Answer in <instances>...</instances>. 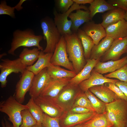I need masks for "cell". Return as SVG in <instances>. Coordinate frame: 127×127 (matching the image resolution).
<instances>
[{
  "instance_id": "1",
  "label": "cell",
  "mask_w": 127,
  "mask_h": 127,
  "mask_svg": "<svg viewBox=\"0 0 127 127\" xmlns=\"http://www.w3.org/2000/svg\"><path fill=\"white\" fill-rule=\"evenodd\" d=\"M66 42V50L70 61L74 71L79 73L86 64L83 48L77 33L64 36Z\"/></svg>"
},
{
  "instance_id": "2",
  "label": "cell",
  "mask_w": 127,
  "mask_h": 127,
  "mask_svg": "<svg viewBox=\"0 0 127 127\" xmlns=\"http://www.w3.org/2000/svg\"><path fill=\"white\" fill-rule=\"evenodd\" d=\"M13 35L11 48L8 52L9 54L14 55L16 50L21 47L26 48L36 47L40 50H43V48L40 44L43 37L41 35H36L31 29L23 30L17 29L14 32Z\"/></svg>"
},
{
  "instance_id": "3",
  "label": "cell",
  "mask_w": 127,
  "mask_h": 127,
  "mask_svg": "<svg viewBox=\"0 0 127 127\" xmlns=\"http://www.w3.org/2000/svg\"><path fill=\"white\" fill-rule=\"evenodd\" d=\"M107 118L113 127H125L127 123V101L119 99L106 103Z\"/></svg>"
},
{
  "instance_id": "4",
  "label": "cell",
  "mask_w": 127,
  "mask_h": 127,
  "mask_svg": "<svg viewBox=\"0 0 127 127\" xmlns=\"http://www.w3.org/2000/svg\"><path fill=\"white\" fill-rule=\"evenodd\" d=\"M27 109V105L19 102L14 96H10L0 103V111L7 115L14 127H20L22 121L21 112Z\"/></svg>"
},
{
  "instance_id": "5",
  "label": "cell",
  "mask_w": 127,
  "mask_h": 127,
  "mask_svg": "<svg viewBox=\"0 0 127 127\" xmlns=\"http://www.w3.org/2000/svg\"><path fill=\"white\" fill-rule=\"evenodd\" d=\"M40 23L43 38L46 42V48L43 51L45 53H53L62 35L52 18L46 17L42 18Z\"/></svg>"
},
{
  "instance_id": "6",
  "label": "cell",
  "mask_w": 127,
  "mask_h": 127,
  "mask_svg": "<svg viewBox=\"0 0 127 127\" xmlns=\"http://www.w3.org/2000/svg\"><path fill=\"white\" fill-rule=\"evenodd\" d=\"M82 9L86 11H89L88 8L86 6L80 5L75 3L69 10L65 13H61L58 12L56 9L54 10V22L62 36H64L72 33L71 30L72 22L71 20L68 19V16L74 11Z\"/></svg>"
},
{
  "instance_id": "7",
  "label": "cell",
  "mask_w": 127,
  "mask_h": 127,
  "mask_svg": "<svg viewBox=\"0 0 127 127\" xmlns=\"http://www.w3.org/2000/svg\"><path fill=\"white\" fill-rule=\"evenodd\" d=\"M1 60L0 82L1 87L3 88L7 85V78L9 75L12 73L21 74L26 70L27 66L23 63L19 58L13 60L5 59Z\"/></svg>"
},
{
  "instance_id": "8",
  "label": "cell",
  "mask_w": 127,
  "mask_h": 127,
  "mask_svg": "<svg viewBox=\"0 0 127 127\" xmlns=\"http://www.w3.org/2000/svg\"><path fill=\"white\" fill-rule=\"evenodd\" d=\"M50 63L53 65L62 66L69 70L75 71L72 64L68 57L66 42L63 36H62L56 46L51 57Z\"/></svg>"
},
{
  "instance_id": "9",
  "label": "cell",
  "mask_w": 127,
  "mask_h": 127,
  "mask_svg": "<svg viewBox=\"0 0 127 127\" xmlns=\"http://www.w3.org/2000/svg\"><path fill=\"white\" fill-rule=\"evenodd\" d=\"M35 75L33 73L27 69L21 74L20 79L16 85L14 95L20 103H22L24 102L25 95L30 90Z\"/></svg>"
},
{
  "instance_id": "10",
  "label": "cell",
  "mask_w": 127,
  "mask_h": 127,
  "mask_svg": "<svg viewBox=\"0 0 127 127\" xmlns=\"http://www.w3.org/2000/svg\"><path fill=\"white\" fill-rule=\"evenodd\" d=\"M126 52H127V37L115 40L103 56L102 61L119 60L121 56Z\"/></svg>"
},
{
  "instance_id": "11",
  "label": "cell",
  "mask_w": 127,
  "mask_h": 127,
  "mask_svg": "<svg viewBox=\"0 0 127 127\" xmlns=\"http://www.w3.org/2000/svg\"><path fill=\"white\" fill-rule=\"evenodd\" d=\"M45 68L34 76L29 91L31 98L34 99L40 96V94L51 79Z\"/></svg>"
},
{
  "instance_id": "12",
  "label": "cell",
  "mask_w": 127,
  "mask_h": 127,
  "mask_svg": "<svg viewBox=\"0 0 127 127\" xmlns=\"http://www.w3.org/2000/svg\"><path fill=\"white\" fill-rule=\"evenodd\" d=\"M71 78L51 79L41 93L40 96L56 98L63 88L68 85Z\"/></svg>"
},
{
  "instance_id": "13",
  "label": "cell",
  "mask_w": 127,
  "mask_h": 127,
  "mask_svg": "<svg viewBox=\"0 0 127 127\" xmlns=\"http://www.w3.org/2000/svg\"><path fill=\"white\" fill-rule=\"evenodd\" d=\"M119 81L106 78L102 74L96 72L93 69L90 77L88 79L81 82L78 86L81 91L84 92L92 87L103 85L107 83H115Z\"/></svg>"
},
{
  "instance_id": "14",
  "label": "cell",
  "mask_w": 127,
  "mask_h": 127,
  "mask_svg": "<svg viewBox=\"0 0 127 127\" xmlns=\"http://www.w3.org/2000/svg\"><path fill=\"white\" fill-rule=\"evenodd\" d=\"M92 39L95 45H97L107 36L105 29L101 24L89 21L84 25L82 29Z\"/></svg>"
},
{
  "instance_id": "15",
  "label": "cell",
  "mask_w": 127,
  "mask_h": 127,
  "mask_svg": "<svg viewBox=\"0 0 127 127\" xmlns=\"http://www.w3.org/2000/svg\"><path fill=\"white\" fill-rule=\"evenodd\" d=\"M127 64V56L119 60H111L105 62L99 61L95 65L93 70L101 74L114 72Z\"/></svg>"
},
{
  "instance_id": "16",
  "label": "cell",
  "mask_w": 127,
  "mask_h": 127,
  "mask_svg": "<svg viewBox=\"0 0 127 127\" xmlns=\"http://www.w3.org/2000/svg\"><path fill=\"white\" fill-rule=\"evenodd\" d=\"M100 59L87 60L86 64L83 69L75 77L71 79L69 83L73 86H78L81 82L88 79L91 76L92 70Z\"/></svg>"
},
{
  "instance_id": "17",
  "label": "cell",
  "mask_w": 127,
  "mask_h": 127,
  "mask_svg": "<svg viewBox=\"0 0 127 127\" xmlns=\"http://www.w3.org/2000/svg\"><path fill=\"white\" fill-rule=\"evenodd\" d=\"M89 90L106 103H111L115 99H119L112 90L107 86L105 83L92 87Z\"/></svg>"
},
{
  "instance_id": "18",
  "label": "cell",
  "mask_w": 127,
  "mask_h": 127,
  "mask_svg": "<svg viewBox=\"0 0 127 127\" xmlns=\"http://www.w3.org/2000/svg\"><path fill=\"white\" fill-rule=\"evenodd\" d=\"M92 112L85 114L71 113L65 118L62 124V127H74L82 124L92 118L96 114Z\"/></svg>"
},
{
  "instance_id": "19",
  "label": "cell",
  "mask_w": 127,
  "mask_h": 127,
  "mask_svg": "<svg viewBox=\"0 0 127 127\" xmlns=\"http://www.w3.org/2000/svg\"><path fill=\"white\" fill-rule=\"evenodd\" d=\"M75 12H71L68 17L72 22L71 30L72 33H77L79 27L91 20L89 11L77 10Z\"/></svg>"
},
{
  "instance_id": "20",
  "label": "cell",
  "mask_w": 127,
  "mask_h": 127,
  "mask_svg": "<svg viewBox=\"0 0 127 127\" xmlns=\"http://www.w3.org/2000/svg\"><path fill=\"white\" fill-rule=\"evenodd\" d=\"M34 100L44 113L52 117H57L59 112L55 106V102L50 98L40 96Z\"/></svg>"
},
{
  "instance_id": "21",
  "label": "cell",
  "mask_w": 127,
  "mask_h": 127,
  "mask_svg": "<svg viewBox=\"0 0 127 127\" xmlns=\"http://www.w3.org/2000/svg\"><path fill=\"white\" fill-rule=\"evenodd\" d=\"M107 36L114 40L127 37V22L124 19L105 29Z\"/></svg>"
},
{
  "instance_id": "22",
  "label": "cell",
  "mask_w": 127,
  "mask_h": 127,
  "mask_svg": "<svg viewBox=\"0 0 127 127\" xmlns=\"http://www.w3.org/2000/svg\"><path fill=\"white\" fill-rule=\"evenodd\" d=\"M126 11L116 8L109 11L102 16L103 21L101 24L105 29L108 26L124 19Z\"/></svg>"
},
{
  "instance_id": "23",
  "label": "cell",
  "mask_w": 127,
  "mask_h": 127,
  "mask_svg": "<svg viewBox=\"0 0 127 127\" xmlns=\"http://www.w3.org/2000/svg\"><path fill=\"white\" fill-rule=\"evenodd\" d=\"M53 53H45L40 51L36 62L33 65L27 67L26 69L35 75L39 73L51 64L50 61Z\"/></svg>"
},
{
  "instance_id": "24",
  "label": "cell",
  "mask_w": 127,
  "mask_h": 127,
  "mask_svg": "<svg viewBox=\"0 0 127 127\" xmlns=\"http://www.w3.org/2000/svg\"><path fill=\"white\" fill-rule=\"evenodd\" d=\"M114 40L111 37L107 36L97 45H95L92 50L90 59H100L109 49Z\"/></svg>"
},
{
  "instance_id": "25",
  "label": "cell",
  "mask_w": 127,
  "mask_h": 127,
  "mask_svg": "<svg viewBox=\"0 0 127 127\" xmlns=\"http://www.w3.org/2000/svg\"><path fill=\"white\" fill-rule=\"evenodd\" d=\"M48 72L51 78L54 79L64 78H72L76 75L74 71L65 69L60 66L54 65L51 63L47 67Z\"/></svg>"
},
{
  "instance_id": "26",
  "label": "cell",
  "mask_w": 127,
  "mask_h": 127,
  "mask_svg": "<svg viewBox=\"0 0 127 127\" xmlns=\"http://www.w3.org/2000/svg\"><path fill=\"white\" fill-rule=\"evenodd\" d=\"M83 124L84 127H113L107 118L106 112L101 114L97 113L91 119Z\"/></svg>"
},
{
  "instance_id": "27",
  "label": "cell",
  "mask_w": 127,
  "mask_h": 127,
  "mask_svg": "<svg viewBox=\"0 0 127 127\" xmlns=\"http://www.w3.org/2000/svg\"><path fill=\"white\" fill-rule=\"evenodd\" d=\"M40 51L36 47L32 49L25 48L20 53L19 58L23 64L27 67L30 66L38 60Z\"/></svg>"
},
{
  "instance_id": "28",
  "label": "cell",
  "mask_w": 127,
  "mask_h": 127,
  "mask_svg": "<svg viewBox=\"0 0 127 127\" xmlns=\"http://www.w3.org/2000/svg\"><path fill=\"white\" fill-rule=\"evenodd\" d=\"M90 4L88 9L91 19L97 13L103 12L117 8L104 0H94Z\"/></svg>"
},
{
  "instance_id": "29",
  "label": "cell",
  "mask_w": 127,
  "mask_h": 127,
  "mask_svg": "<svg viewBox=\"0 0 127 127\" xmlns=\"http://www.w3.org/2000/svg\"><path fill=\"white\" fill-rule=\"evenodd\" d=\"M77 33L81 41L83 48L85 58L86 60L89 59L92 50L95 45L93 40L81 29H78Z\"/></svg>"
},
{
  "instance_id": "30",
  "label": "cell",
  "mask_w": 127,
  "mask_h": 127,
  "mask_svg": "<svg viewBox=\"0 0 127 127\" xmlns=\"http://www.w3.org/2000/svg\"><path fill=\"white\" fill-rule=\"evenodd\" d=\"M84 92L89 100L97 113L101 114L106 112L105 103L100 100L89 90Z\"/></svg>"
},
{
  "instance_id": "31",
  "label": "cell",
  "mask_w": 127,
  "mask_h": 127,
  "mask_svg": "<svg viewBox=\"0 0 127 127\" xmlns=\"http://www.w3.org/2000/svg\"><path fill=\"white\" fill-rule=\"evenodd\" d=\"M29 111L36 121L37 124H42L43 120V113L40 107L35 103L34 99L30 98L26 104Z\"/></svg>"
},
{
  "instance_id": "32",
  "label": "cell",
  "mask_w": 127,
  "mask_h": 127,
  "mask_svg": "<svg viewBox=\"0 0 127 127\" xmlns=\"http://www.w3.org/2000/svg\"><path fill=\"white\" fill-rule=\"evenodd\" d=\"M77 87L72 85L69 83L65 86L59 94L58 99L59 101L65 103L70 100L75 93V88Z\"/></svg>"
},
{
  "instance_id": "33",
  "label": "cell",
  "mask_w": 127,
  "mask_h": 127,
  "mask_svg": "<svg viewBox=\"0 0 127 127\" xmlns=\"http://www.w3.org/2000/svg\"><path fill=\"white\" fill-rule=\"evenodd\" d=\"M79 107L90 109L95 112L90 101L82 91H79L77 94V98L74 104L73 107Z\"/></svg>"
},
{
  "instance_id": "34",
  "label": "cell",
  "mask_w": 127,
  "mask_h": 127,
  "mask_svg": "<svg viewBox=\"0 0 127 127\" xmlns=\"http://www.w3.org/2000/svg\"><path fill=\"white\" fill-rule=\"evenodd\" d=\"M104 76L106 78H116L120 81L127 82V64L115 71Z\"/></svg>"
},
{
  "instance_id": "35",
  "label": "cell",
  "mask_w": 127,
  "mask_h": 127,
  "mask_svg": "<svg viewBox=\"0 0 127 127\" xmlns=\"http://www.w3.org/2000/svg\"><path fill=\"white\" fill-rule=\"evenodd\" d=\"M22 123L20 127H31L37 124L28 109L23 110L21 112Z\"/></svg>"
},
{
  "instance_id": "36",
  "label": "cell",
  "mask_w": 127,
  "mask_h": 127,
  "mask_svg": "<svg viewBox=\"0 0 127 127\" xmlns=\"http://www.w3.org/2000/svg\"><path fill=\"white\" fill-rule=\"evenodd\" d=\"M55 5L58 12L64 13L67 12L74 2L73 0H56Z\"/></svg>"
},
{
  "instance_id": "37",
  "label": "cell",
  "mask_w": 127,
  "mask_h": 127,
  "mask_svg": "<svg viewBox=\"0 0 127 127\" xmlns=\"http://www.w3.org/2000/svg\"><path fill=\"white\" fill-rule=\"evenodd\" d=\"M43 120L42 123L45 127H60L59 119L57 117H52L43 113Z\"/></svg>"
},
{
  "instance_id": "38",
  "label": "cell",
  "mask_w": 127,
  "mask_h": 127,
  "mask_svg": "<svg viewBox=\"0 0 127 127\" xmlns=\"http://www.w3.org/2000/svg\"><path fill=\"white\" fill-rule=\"evenodd\" d=\"M14 7H12L8 5L5 0L1 1L0 4V15H6L11 17H15Z\"/></svg>"
},
{
  "instance_id": "39",
  "label": "cell",
  "mask_w": 127,
  "mask_h": 127,
  "mask_svg": "<svg viewBox=\"0 0 127 127\" xmlns=\"http://www.w3.org/2000/svg\"><path fill=\"white\" fill-rule=\"evenodd\" d=\"M107 86L112 90L119 98L127 101V97L117 86L115 83H105Z\"/></svg>"
},
{
  "instance_id": "40",
  "label": "cell",
  "mask_w": 127,
  "mask_h": 127,
  "mask_svg": "<svg viewBox=\"0 0 127 127\" xmlns=\"http://www.w3.org/2000/svg\"><path fill=\"white\" fill-rule=\"evenodd\" d=\"M107 2L115 7L127 11V0H109Z\"/></svg>"
},
{
  "instance_id": "41",
  "label": "cell",
  "mask_w": 127,
  "mask_h": 127,
  "mask_svg": "<svg viewBox=\"0 0 127 127\" xmlns=\"http://www.w3.org/2000/svg\"><path fill=\"white\" fill-rule=\"evenodd\" d=\"M72 113L78 114H85L92 112H96L93 111L91 110L81 107H73L71 110Z\"/></svg>"
},
{
  "instance_id": "42",
  "label": "cell",
  "mask_w": 127,
  "mask_h": 127,
  "mask_svg": "<svg viewBox=\"0 0 127 127\" xmlns=\"http://www.w3.org/2000/svg\"><path fill=\"white\" fill-rule=\"evenodd\" d=\"M115 84L127 97V82L119 81L116 82Z\"/></svg>"
},
{
  "instance_id": "43",
  "label": "cell",
  "mask_w": 127,
  "mask_h": 127,
  "mask_svg": "<svg viewBox=\"0 0 127 127\" xmlns=\"http://www.w3.org/2000/svg\"><path fill=\"white\" fill-rule=\"evenodd\" d=\"M1 123L2 127H14L7 120L5 116L1 120Z\"/></svg>"
},
{
  "instance_id": "44",
  "label": "cell",
  "mask_w": 127,
  "mask_h": 127,
  "mask_svg": "<svg viewBox=\"0 0 127 127\" xmlns=\"http://www.w3.org/2000/svg\"><path fill=\"white\" fill-rule=\"evenodd\" d=\"M94 0H73L74 3L78 4H90Z\"/></svg>"
},
{
  "instance_id": "45",
  "label": "cell",
  "mask_w": 127,
  "mask_h": 127,
  "mask_svg": "<svg viewBox=\"0 0 127 127\" xmlns=\"http://www.w3.org/2000/svg\"><path fill=\"white\" fill-rule=\"evenodd\" d=\"M26 0H20L19 3L14 6L15 9L18 11H20L22 9L23 7L22 6L23 3L26 1Z\"/></svg>"
},
{
  "instance_id": "46",
  "label": "cell",
  "mask_w": 127,
  "mask_h": 127,
  "mask_svg": "<svg viewBox=\"0 0 127 127\" xmlns=\"http://www.w3.org/2000/svg\"><path fill=\"white\" fill-rule=\"evenodd\" d=\"M43 126L42 124H37L36 125L33 126L31 127H43Z\"/></svg>"
},
{
  "instance_id": "47",
  "label": "cell",
  "mask_w": 127,
  "mask_h": 127,
  "mask_svg": "<svg viewBox=\"0 0 127 127\" xmlns=\"http://www.w3.org/2000/svg\"><path fill=\"white\" fill-rule=\"evenodd\" d=\"M124 19L127 22V11H126Z\"/></svg>"
},
{
  "instance_id": "48",
  "label": "cell",
  "mask_w": 127,
  "mask_h": 127,
  "mask_svg": "<svg viewBox=\"0 0 127 127\" xmlns=\"http://www.w3.org/2000/svg\"><path fill=\"white\" fill-rule=\"evenodd\" d=\"M74 127H84L83 124H80L77 125Z\"/></svg>"
},
{
  "instance_id": "49",
  "label": "cell",
  "mask_w": 127,
  "mask_h": 127,
  "mask_svg": "<svg viewBox=\"0 0 127 127\" xmlns=\"http://www.w3.org/2000/svg\"></svg>"
},
{
  "instance_id": "50",
  "label": "cell",
  "mask_w": 127,
  "mask_h": 127,
  "mask_svg": "<svg viewBox=\"0 0 127 127\" xmlns=\"http://www.w3.org/2000/svg\"></svg>"
}]
</instances>
